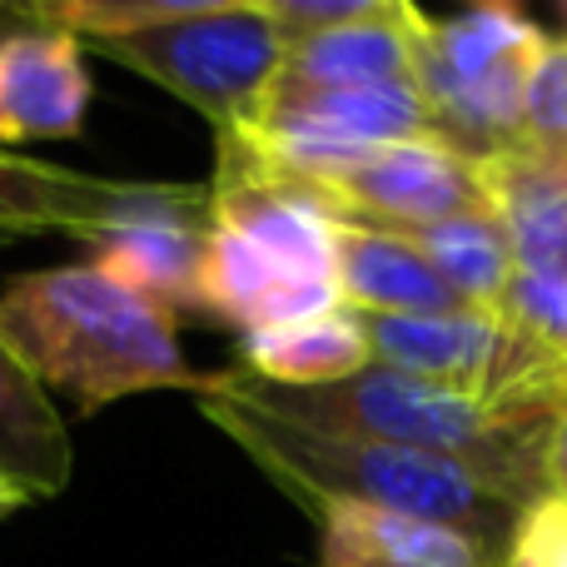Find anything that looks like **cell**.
Segmentation results:
<instances>
[{
	"instance_id": "8fae6325",
	"label": "cell",
	"mask_w": 567,
	"mask_h": 567,
	"mask_svg": "<svg viewBox=\"0 0 567 567\" xmlns=\"http://www.w3.org/2000/svg\"><path fill=\"white\" fill-rule=\"evenodd\" d=\"M488 215L503 225L518 269L567 275V159L538 150H498L478 159Z\"/></svg>"
},
{
	"instance_id": "44dd1931",
	"label": "cell",
	"mask_w": 567,
	"mask_h": 567,
	"mask_svg": "<svg viewBox=\"0 0 567 567\" xmlns=\"http://www.w3.org/2000/svg\"><path fill=\"white\" fill-rule=\"evenodd\" d=\"M493 313H498L508 329H518L523 339L543 343L548 353L567 359V275L518 269Z\"/></svg>"
},
{
	"instance_id": "6da1fadb",
	"label": "cell",
	"mask_w": 567,
	"mask_h": 567,
	"mask_svg": "<svg viewBox=\"0 0 567 567\" xmlns=\"http://www.w3.org/2000/svg\"><path fill=\"white\" fill-rule=\"evenodd\" d=\"M563 373H567V359L553 373H543L538 383L513 389L503 399L463 393V389H449V383L379 369V363H369L353 379L319 383V389H279V383H265L245 369H225V379L239 399H249L255 409L275 413L284 423L353 433V439L393 443V449L439 453V458L473 468L488 488H498L518 508H528V503L548 498L543 443L553 433Z\"/></svg>"
},
{
	"instance_id": "7c38bea8",
	"label": "cell",
	"mask_w": 567,
	"mask_h": 567,
	"mask_svg": "<svg viewBox=\"0 0 567 567\" xmlns=\"http://www.w3.org/2000/svg\"><path fill=\"white\" fill-rule=\"evenodd\" d=\"M423 20L429 16L409 0H379L353 25L293 40L284 75L309 85H413Z\"/></svg>"
},
{
	"instance_id": "d6986e66",
	"label": "cell",
	"mask_w": 567,
	"mask_h": 567,
	"mask_svg": "<svg viewBox=\"0 0 567 567\" xmlns=\"http://www.w3.org/2000/svg\"><path fill=\"white\" fill-rule=\"evenodd\" d=\"M279 284H289V279L239 229L219 225L209 215L205 259H199V313H209L215 323H235V329L255 333L265 323V309L279 293Z\"/></svg>"
},
{
	"instance_id": "d4e9b609",
	"label": "cell",
	"mask_w": 567,
	"mask_h": 567,
	"mask_svg": "<svg viewBox=\"0 0 567 567\" xmlns=\"http://www.w3.org/2000/svg\"><path fill=\"white\" fill-rule=\"evenodd\" d=\"M25 10L30 6H0V30H10L16 20H25Z\"/></svg>"
},
{
	"instance_id": "ffe728a7",
	"label": "cell",
	"mask_w": 567,
	"mask_h": 567,
	"mask_svg": "<svg viewBox=\"0 0 567 567\" xmlns=\"http://www.w3.org/2000/svg\"><path fill=\"white\" fill-rule=\"evenodd\" d=\"M523 150L548 159H567V40H548L523 90Z\"/></svg>"
},
{
	"instance_id": "7402d4cb",
	"label": "cell",
	"mask_w": 567,
	"mask_h": 567,
	"mask_svg": "<svg viewBox=\"0 0 567 567\" xmlns=\"http://www.w3.org/2000/svg\"><path fill=\"white\" fill-rule=\"evenodd\" d=\"M503 567H567V498L548 493L523 508Z\"/></svg>"
},
{
	"instance_id": "52a82bcc",
	"label": "cell",
	"mask_w": 567,
	"mask_h": 567,
	"mask_svg": "<svg viewBox=\"0 0 567 567\" xmlns=\"http://www.w3.org/2000/svg\"><path fill=\"white\" fill-rule=\"evenodd\" d=\"M309 189L339 225L423 229L458 215H488L478 155L449 145L443 135L379 145L359 169L339 179H313Z\"/></svg>"
},
{
	"instance_id": "cb8c5ba5",
	"label": "cell",
	"mask_w": 567,
	"mask_h": 567,
	"mask_svg": "<svg viewBox=\"0 0 567 567\" xmlns=\"http://www.w3.org/2000/svg\"><path fill=\"white\" fill-rule=\"evenodd\" d=\"M25 503H30V493H25V488H16L10 478H0V518H10V513L25 508Z\"/></svg>"
},
{
	"instance_id": "e0dca14e",
	"label": "cell",
	"mask_w": 567,
	"mask_h": 567,
	"mask_svg": "<svg viewBox=\"0 0 567 567\" xmlns=\"http://www.w3.org/2000/svg\"><path fill=\"white\" fill-rule=\"evenodd\" d=\"M239 359H245L239 363L245 373L279 383V389H319V383H339L363 373L373 363V353H369V339H363L359 313L333 309V313H319V319L245 333Z\"/></svg>"
},
{
	"instance_id": "5b68a950",
	"label": "cell",
	"mask_w": 567,
	"mask_h": 567,
	"mask_svg": "<svg viewBox=\"0 0 567 567\" xmlns=\"http://www.w3.org/2000/svg\"><path fill=\"white\" fill-rule=\"evenodd\" d=\"M548 50V35L513 6H478L458 20H423L413 90L433 130L468 155L518 145L523 90Z\"/></svg>"
},
{
	"instance_id": "5bb4252c",
	"label": "cell",
	"mask_w": 567,
	"mask_h": 567,
	"mask_svg": "<svg viewBox=\"0 0 567 567\" xmlns=\"http://www.w3.org/2000/svg\"><path fill=\"white\" fill-rule=\"evenodd\" d=\"M135 189L140 179H105L0 150V239L60 229L85 245Z\"/></svg>"
},
{
	"instance_id": "8992f818",
	"label": "cell",
	"mask_w": 567,
	"mask_h": 567,
	"mask_svg": "<svg viewBox=\"0 0 567 567\" xmlns=\"http://www.w3.org/2000/svg\"><path fill=\"white\" fill-rule=\"evenodd\" d=\"M363 339L379 369H399L413 379L449 383L463 393L503 399L528 389L558 369V353L523 339L493 309H449V313H359Z\"/></svg>"
},
{
	"instance_id": "9c48e42d",
	"label": "cell",
	"mask_w": 567,
	"mask_h": 567,
	"mask_svg": "<svg viewBox=\"0 0 567 567\" xmlns=\"http://www.w3.org/2000/svg\"><path fill=\"white\" fill-rule=\"evenodd\" d=\"M95 80L85 45L65 25H50L35 6L0 30V150L30 140H75L85 130Z\"/></svg>"
},
{
	"instance_id": "30bf717a",
	"label": "cell",
	"mask_w": 567,
	"mask_h": 567,
	"mask_svg": "<svg viewBox=\"0 0 567 567\" xmlns=\"http://www.w3.org/2000/svg\"><path fill=\"white\" fill-rule=\"evenodd\" d=\"M309 513L319 518V567H503L498 553L423 518L339 498L309 503Z\"/></svg>"
},
{
	"instance_id": "ba28073f",
	"label": "cell",
	"mask_w": 567,
	"mask_h": 567,
	"mask_svg": "<svg viewBox=\"0 0 567 567\" xmlns=\"http://www.w3.org/2000/svg\"><path fill=\"white\" fill-rule=\"evenodd\" d=\"M209 229V185H140L95 235L90 265L179 319L199 309V259Z\"/></svg>"
},
{
	"instance_id": "3957f363",
	"label": "cell",
	"mask_w": 567,
	"mask_h": 567,
	"mask_svg": "<svg viewBox=\"0 0 567 567\" xmlns=\"http://www.w3.org/2000/svg\"><path fill=\"white\" fill-rule=\"evenodd\" d=\"M175 313L100 275L60 265L16 279L0 293V333L40 389H60L80 413L150 389H189L205 399L215 373H199L175 339Z\"/></svg>"
},
{
	"instance_id": "4fadbf2b",
	"label": "cell",
	"mask_w": 567,
	"mask_h": 567,
	"mask_svg": "<svg viewBox=\"0 0 567 567\" xmlns=\"http://www.w3.org/2000/svg\"><path fill=\"white\" fill-rule=\"evenodd\" d=\"M259 125H303L369 150L439 135L413 85H309L293 75H279Z\"/></svg>"
},
{
	"instance_id": "277c9868",
	"label": "cell",
	"mask_w": 567,
	"mask_h": 567,
	"mask_svg": "<svg viewBox=\"0 0 567 567\" xmlns=\"http://www.w3.org/2000/svg\"><path fill=\"white\" fill-rule=\"evenodd\" d=\"M80 45L195 105L215 135L255 130L289 65V35L265 0H189L185 16L165 25Z\"/></svg>"
},
{
	"instance_id": "603a6c76",
	"label": "cell",
	"mask_w": 567,
	"mask_h": 567,
	"mask_svg": "<svg viewBox=\"0 0 567 567\" xmlns=\"http://www.w3.org/2000/svg\"><path fill=\"white\" fill-rule=\"evenodd\" d=\"M543 483H548V493L567 498V373H563L558 413H553V433L543 443Z\"/></svg>"
},
{
	"instance_id": "2e32d148",
	"label": "cell",
	"mask_w": 567,
	"mask_h": 567,
	"mask_svg": "<svg viewBox=\"0 0 567 567\" xmlns=\"http://www.w3.org/2000/svg\"><path fill=\"white\" fill-rule=\"evenodd\" d=\"M70 473H75V449L65 419L0 333V478L25 488L35 503L65 493Z\"/></svg>"
},
{
	"instance_id": "9a60e30c",
	"label": "cell",
	"mask_w": 567,
	"mask_h": 567,
	"mask_svg": "<svg viewBox=\"0 0 567 567\" xmlns=\"http://www.w3.org/2000/svg\"><path fill=\"white\" fill-rule=\"evenodd\" d=\"M339 293L353 313H449L453 299L439 269L399 235L379 225H339Z\"/></svg>"
},
{
	"instance_id": "ac0fdd59",
	"label": "cell",
	"mask_w": 567,
	"mask_h": 567,
	"mask_svg": "<svg viewBox=\"0 0 567 567\" xmlns=\"http://www.w3.org/2000/svg\"><path fill=\"white\" fill-rule=\"evenodd\" d=\"M399 235L439 269V279L453 289V299L468 303V309H498V299L518 275L513 245L493 215H458L443 219V225L399 229Z\"/></svg>"
},
{
	"instance_id": "7a4b0ae2",
	"label": "cell",
	"mask_w": 567,
	"mask_h": 567,
	"mask_svg": "<svg viewBox=\"0 0 567 567\" xmlns=\"http://www.w3.org/2000/svg\"><path fill=\"white\" fill-rule=\"evenodd\" d=\"M199 413L215 429H225L303 508L339 498V503H363V508L403 513V518H423L463 533V538H473L478 548L498 553V558L508 553V538L523 518L518 503L503 498L498 488H488L463 463L439 458V453L353 439V433L284 423L275 413L255 409L249 399H239L225 373H215V389L199 399Z\"/></svg>"
}]
</instances>
